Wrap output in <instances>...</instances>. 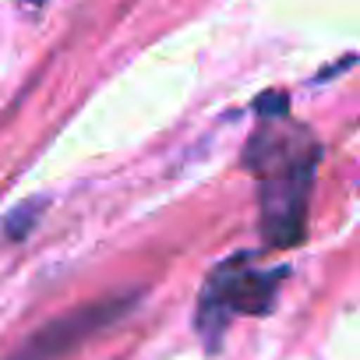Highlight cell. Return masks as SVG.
<instances>
[{
  "label": "cell",
  "instance_id": "3957f363",
  "mask_svg": "<svg viewBox=\"0 0 360 360\" xmlns=\"http://www.w3.org/2000/svg\"><path fill=\"white\" fill-rule=\"evenodd\" d=\"M131 304H134V297H106V300L85 304L78 311H68V314L53 318L50 325H43L39 332H32L8 360H60L71 349H78L85 339H92L96 332H103L106 325L124 318L131 311Z\"/></svg>",
  "mask_w": 360,
  "mask_h": 360
},
{
  "label": "cell",
  "instance_id": "277c9868",
  "mask_svg": "<svg viewBox=\"0 0 360 360\" xmlns=\"http://www.w3.org/2000/svg\"><path fill=\"white\" fill-rule=\"evenodd\" d=\"M43 205H46V202H29V205L15 209V212L4 219V233H8V237H15V240H18V237H25V233L32 230V219L43 212Z\"/></svg>",
  "mask_w": 360,
  "mask_h": 360
},
{
  "label": "cell",
  "instance_id": "6da1fadb",
  "mask_svg": "<svg viewBox=\"0 0 360 360\" xmlns=\"http://www.w3.org/2000/svg\"><path fill=\"white\" fill-rule=\"evenodd\" d=\"M244 162L258 176L265 244L279 251L300 244L307 230V205L318 169L314 138L293 124H269L251 138Z\"/></svg>",
  "mask_w": 360,
  "mask_h": 360
},
{
  "label": "cell",
  "instance_id": "7a4b0ae2",
  "mask_svg": "<svg viewBox=\"0 0 360 360\" xmlns=\"http://www.w3.org/2000/svg\"><path fill=\"white\" fill-rule=\"evenodd\" d=\"M283 276L286 269H255L251 255H233L219 262L209 272L195 311V328L205 339V346L216 353L223 332L237 314H269Z\"/></svg>",
  "mask_w": 360,
  "mask_h": 360
}]
</instances>
